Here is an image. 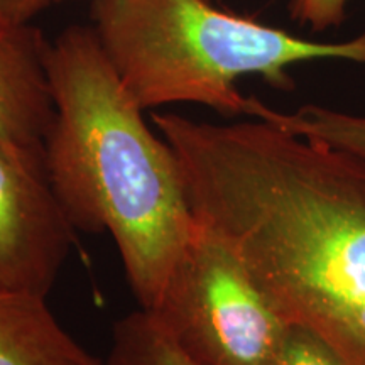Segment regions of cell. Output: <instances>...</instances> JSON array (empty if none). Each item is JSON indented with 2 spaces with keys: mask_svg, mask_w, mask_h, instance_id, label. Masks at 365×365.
I'll use <instances>...</instances> for the list:
<instances>
[{
  "mask_svg": "<svg viewBox=\"0 0 365 365\" xmlns=\"http://www.w3.org/2000/svg\"><path fill=\"white\" fill-rule=\"evenodd\" d=\"M0 365H102L59 325L46 296L0 294Z\"/></svg>",
  "mask_w": 365,
  "mask_h": 365,
  "instance_id": "52a82bcc",
  "label": "cell"
},
{
  "mask_svg": "<svg viewBox=\"0 0 365 365\" xmlns=\"http://www.w3.org/2000/svg\"><path fill=\"white\" fill-rule=\"evenodd\" d=\"M48 48L38 27L0 17V143L43 164L54 118Z\"/></svg>",
  "mask_w": 365,
  "mask_h": 365,
  "instance_id": "8992f818",
  "label": "cell"
},
{
  "mask_svg": "<svg viewBox=\"0 0 365 365\" xmlns=\"http://www.w3.org/2000/svg\"><path fill=\"white\" fill-rule=\"evenodd\" d=\"M75 232L44 164L0 143V294L48 298Z\"/></svg>",
  "mask_w": 365,
  "mask_h": 365,
  "instance_id": "5b68a950",
  "label": "cell"
},
{
  "mask_svg": "<svg viewBox=\"0 0 365 365\" xmlns=\"http://www.w3.org/2000/svg\"><path fill=\"white\" fill-rule=\"evenodd\" d=\"M277 365H350L325 339L307 327L291 325Z\"/></svg>",
  "mask_w": 365,
  "mask_h": 365,
  "instance_id": "30bf717a",
  "label": "cell"
},
{
  "mask_svg": "<svg viewBox=\"0 0 365 365\" xmlns=\"http://www.w3.org/2000/svg\"><path fill=\"white\" fill-rule=\"evenodd\" d=\"M150 122L180 159L196 220L291 325L365 365V159L261 118Z\"/></svg>",
  "mask_w": 365,
  "mask_h": 365,
  "instance_id": "6da1fadb",
  "label": "cell"
},
{
  "mask_svg": "<svg viewBox=\"0 0 365 365\" xmlns=\"http://www.w3.org/2000/svg\"><path fill=\"white\" fill-rule=\"evenodd\" d=\"M46 66L49 186L75 230L112 237L132 293L149 309L196 227L180 159L145 122L93 27L59 34Z\"/></svg>",
  "mask_w": 365,
  "mask_h": 365,
  "instance_id": "7a4b0ae2",
  "label": "cell"
},
{
  "mask_svg": "<svg viewBox=\"0 0 365 365\" xmlns=\"http://www.w3.org/2000/svg\"><path fill=\"white\" fill-rule=\"evenodd\" d=\"M91 17L108 61L144 110L193 103L247 117L242 78L289 91L291 70L304 63L365 66V29L344 41H313L220 11L212 0H91Z\"/></svg>",
  "mask_w": 365,
  "mask_h": 365,
  "instance_id": "3957f363",
  "label": "cell"
},
{
  "mask_svg": "<svg viewBox=\"0 0 365 365\" xmlns=\"http://www.w3.org/2000/svg\"><path fill=\"white\" fill-rule=\"evenodd\" d=\"M83 0H0V17L12 24H33L39 14L48 9Z\"/></svg>",
  "mask_w": 365,
  "mask_h": 365,
  "instance_id": "7c38bea8",
  "label": "cell"
},
{
  "mask_svg": "<svg viewBox=\"0 0 365 365\" xmlns=\"http://www.w3.org/2000/svg\"><path fill=\"white\" fill-rule=\"evenodd\" d=\"M352 0H289V16L313 33L339 27L346 19Z\"/></svg>",
  "mask_w": 365,
  "mask_h": 365,
  "instance_id": "8fae6325",
  "label": "cell"
},
{
  "mask_svg": "<svg viewBox=\"0 0 365 365\" xmlns=\"http://www.w3.org/2000/svg\"><path fill=\"white\" fill-rule=\"evenodd\" d=\"M254 115L294 134L325 143L365 159V113L307 103L293 112H281L262 102L255 105Z\"/></svg>",
  "mask_w": 365,
  "mask_h": 365,
  "instance_id": "ba28073f",
  "label": "cell"
},
{
  "mask_svg": "<svg viewBox=\"0 0 365 365\" xmlns=\"http://www.w3.org/2000/svg\"><path fill=\"white\" fill-rule=\"evenodd\" d=\"M148 312L198 365H277L291 328L230 245L198 220Z\"/></svg>",
  "mask_w": 365,
  "mask_h": 365,
  "instance_id": "277c9868",
  "label": "cell"
},
{
  "mask_svg": "<svg viewBox=\"0 0 365 365\" xmlns=\"http://www.w3.org/2000/svg\"><path fill=\"white\" fill-rule=\"evenodd\" d=\"M102 365H198L178 346L148 309L118 319Z\"/></svg>",
  "mask_w": 365,
  "mask_h": 365,
  "instance_id": "9c48e42d",
  "label": "cell"
}]
</instances>
